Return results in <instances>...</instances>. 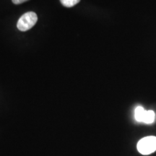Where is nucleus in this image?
I'll return each instance as SVG.
<instances>
[{
  "label": "nucleus",
  "mask_w": 156,
  "mask_h": 156,
  "mask_svg": "<svg viewBox=\"0 0 156 156\" xmlns=\"http://www.w3.org/2000/svg\"><path fill=\"white\" fill-rule=\"evenodd\" d=\"M38 17L34 12H28L20 17L17 27L20 31H27L32 28L36 25Z\"/></svg>",
  "instance_id": "nucleus-2"
},
{
  "label": "nucleus",
  "mask_w": 156,
  "mask_h": 156,
  "mask_svg": "<svg viewBox=\"0 0 156 156\" xmlns=\"http://www.w3.org/2000/svg\"><path fill=\"white\" fill-rule=\"evenodd\" d=\"M155 114L153 111H146L145 116L143 119V123L147 124H151L155 122Z\"/></svg>",
  "instance_id": "nucleus-4"
},
{
  "label": "nucleus",
  "mask_w": 156,
  "mask_h": 156,
  "mask_svg": "<svg viewBox=\"0 0 156 156\" xmlns=\"http://www.w3.org/2000/svg\"><path fill=\"white\" fill-rule=\"evenodd\" d=\"M62 5L66 7H72L77 5L80 0H60Z\"/></svg>",
  "instance_id": "nucleus-5"
},
{
  "label": "nucleus",
  "mask_w": 156,
  "mask_h": 156,
  "mask_svg": "<svg viewBox=\"0 0 156 156\" xmlns=\"http://www.w3.org/2000/svg\"><path fill=\"white\" fill-rule=\"evenodd\" d=\"M146 110L143 107L137 106L134 111V117L136 122H143V119L145 116Z\"/></svg>",
  "instance_id": "nucleus-3"
},
{
  "label": "nucleus",
  "mask_w": 156,
  "mask_h": 156,
  "mask_svg": "<svg viewBox=\"0 0 156 156\" xmlns=\"http://www.w3.org/2000/svg\"><path fill=\"white\" fill-rule=\"evenodd\" d=\"M12 2L15 4V5H20V4H22L23 2H25L28 1V0H12Z\"/></svg>",
  "instance_id": "nucleus-6"
},
{
  "label": "nucleus",
  "mask_w": 156,
  "mask_h": 156,
  "mask_svg": "<svg viewBox=\"0 0 156 156\" xmlns=\"http://www.w3.org/2000/svg\"><path fill=\"white\" fill-rule=\"evenodd\" d=\"M138 151L142 155H150L156 151V136H149L142 138L138 142L137 145Z\"/></svg>",
  "instance_id": "nucleus-1"
}]
</instances>
